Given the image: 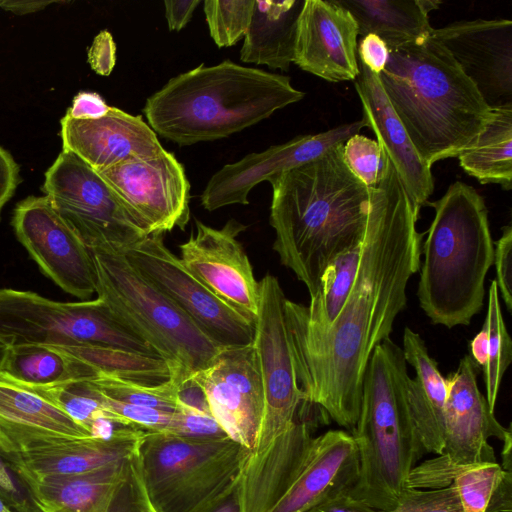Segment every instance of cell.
<instances>
[{
    "label": "cell",
    "mask_w": 512,
    "mask_h": 512,
    "mask_svg": "<svg viewBox=\"0 0 512 512\" xmlns=\"http://www.w3.org/2000/svg\"><path fill=\"white\" fill-rule=\"evenodd\" d=\"M419 214L384 153L378 183L370 187V210L359 272L331 325L307 326L285 300V318L297 375L307 399L339 426L352 430L361 405L362 383L376 348L390 338L406 307L408 282L420 269L423 233Z\"/></svg>",
    "instance_id": "6da1fadb"
},
{
    "label": "cell",
    "mask_w": 512,
    "mask_h": 512,
    "mask_svg": "<svg viewBox=\"0 0 512 512\" xmlns=\"http://www.w3.org/2000/svg\"><path fill=\"white\" fill-rule=\"evenodd\" d=\"M342 149L343 143L269 180L273 249L310 298L326 267L366 234L370 188L348 169Z\"/></svg>",
    "instance_id": "7a4b0ae2"
},
{
    "label": "cell",
    "mask_w": 512,
    "mask_h": 512,
    "mask_svg": "<svg viewBox=\"0 0 512 512\" xmlns=\"http://www.w3.org/2000/svg\"><path fill=\"white\" fill-rule=\"evenodd\" d=\"M380 84L421 159L457 157L484 129L491 108L431 35L389 47Z\"/></svg>",
    "instance_id": "3957f363"
},
{
    "label": "cell",
    "mask_w": 512,
    "mask_h": 512,
    "mask_svg": "<svg viewBox=\"0 0 512 512\" xmlns=\"http://www.w3.org/2000/svg\"><path fill=\"white\" fill-rule=\"evenodd\" d=\"M304 96L288 76L225 60L171 78L143 112L155 133L186 146L228 137Z\"/></svg>",
    "instance_id": "277c9868"
},
{
    "label": "cell",
    "mask_w": 512,
    "mask_h": 512,
    "mask_svg": "<svg viewBox=\"0 0 512 512\" xmlns=\"http://www.w3.org/2000/svg\"><path fill=\"white\" fill-rule=\"evenodd\" d=\"M427 205L435 216L421 249L420 307L433 324L469 325L483 308L485 278L494 259L485 201L474 187L456 181Z\"/></svg>",
    "instance_id": "5b68a950"
},
{
    "label": "cell",
    "mask_w": 512,
    "mask_h": 512,
    "mask_svg": "<svg viewBox=\"0 0 512 512\" xmlns=\"http://www.w3.org/2000/svg\"><path fill=\"white\" fill-rule=\"evenodd\" d=\"M407 364L390 338L374 349L363 377L360 412L351 430L358 475L350 495L387 512L398 503L405 481L424 453L406 399Z\"/></svg>",
    "instance_id": "8992f818"
},
{
    "label": "cell",
    "mask_w": 512,
    "mask_h": 512,
    "mask_svg": "<svg viewBox=\"0 0 512 512\" xmlns=\"http://www.w3.org/2000/svg\"><path fill=\"white\" fill-rule=\"evenodd\" d=\"M312 425L303 418L250 454L238 484L241 512H307L351 490L358 475L351 434L330 430L313 437Z\"/></svg>",
    "instance_id": "52a82bcc"
},
{
    "label": "cell",
    "mask_w": 512,
    "mask_h": 512,
    "mask_svg": "<svg viewBox=\"0 0 512 512\" xmlns=\"http://www.w3.org/2000/svg\"><path fill=\"white\" fill-rule=\"evenodd\" d=\"M96 294L113 315L170 366L179 382L207 368L222 349L122 252L91 250Z\"/></svg>",
    "instance_id": "ba28073f"
},
{
    "label": "cell",
    "mask_w": 512,
    "mask_h": 512,
    "mask_svg": "<svg viewBox=\"0 0 512 512\" xmlns=\"http://www.w3.org/2000/svg\"><path fill=\"white\" fill-rule=\"evenodd\" d=\"M251 453L229 436L146 432L138 461L148 498L158 512H209L238 486Z\"/></svg>",
    "instance_id": "9c48e42d"
},
{
    "label": "cell",
    "mask_w": 512,
    "mask_h": 512,
    "mask_svg": "<svg viewBox=\"0 0 512 512\" xmlns=\"http://www.w3.org/2000/svg\"><path fill=\"white\" fill-rule=\"evenodd\" d=\"M0 340L9 346L104 347L157 355L98 297L62 302L12 288H0Z\"/></svg>",
    "instance_id": "30bf717a"
},
{
    "label": "cell",
    "mask_w": 512,
    "mask_h": 512,
    "mask_svg": "<svg viewBox=\"0 0 512 512\" xmlns=\"http://www.w3.org/2000/svg\"><path fill=\"white\" fill-rule=\"evenodd\" d=\"M479 367L464 355L458 368L446 378L448 393L444 407V447L441 454L414 466L405 487L440 489L452 484L468 465L496 462L490 437L504 442L512 437L511 426L503 427L477 385Z\"/></svg>",
    "instance_id": "8fae6325"
},
{
    "label": "cell",
    "mask_w": 512,
    "mask_h": 512,
    "mask_svg": "<svg viewBox=\"0 0 512 512\" xmlns=\"http://www.w3.org/2000/svg\"><path fill=\"white\" fill-rule=\"evenodd\" d=\"M42 189L90 250L123 253L147 236L99 173L69 151L46 171Z\"/></svg>",
    "instance_id": "7c38bea8"
},
{
    "label": "cell",
    "mask_w": 512,
    "mask_h": 512,
    "mask_svg": "<svg viewBox=\"0 0 512 512\" xmlns=\"http://www.w3.org/2000/svg\"><path fill=\"white\" fill-rule=\"evenodd\" d=\"M260 283V302L253 344L264 390V412L254 452L265 449L313 407L301 389L293 345L285 318L286 296L278 279L267 273ZM320 408V407H319Z\"/></svg>",
    "instance_id": "4fadbf2b"
},
{
    "label": "cell",
    "mask_w": 512,
    "mask_h": 512,
    "mask_svg": "<svg viewBox=\"0 0 512 512\" xmlns=\"http://www.w3.org/2000/svg\"><path fill=\"white\" fill-rule=\"evenodd\" d=\"M147 431L126 427L109 439L0 425V455L23 481L88 473L129 462Z\"/></svg>",
    "instance_id": "5bb4252c"
},
{
    "label": "cell",
    "mask_w": 512,
    "mask_h": 512,
    "mask_svg": "<svg viewBox=\"0 0 512 512\" xmlns=\"http://www.w3.org/2000/svg\"><path fill=\"white\" fill-rule=\"evenodd\" d=\"M123 254L218 346L227 348L253 343L255 325L198 281L167 248L163 233L147 235Z\"/></svg>",
    "instance_id": "9a60e30c"
},
{
    "label": "cell",
    "mask_w": 512,
    "mask_h": 512,
    "mask_svg": "<svg viewBox=\"0 0 512 512\" xmlns=\"http://www.w3.org/2000/svg\"><path fill=\"white\" fill-rule=\"evenodd\" d=\"M19 242L42 273L64 292L89 300L96 293L91 250L61 218L46 196H29L13 212Z\"/></svg>",
    "instance_id": "2e32d148"
},
{
    "label": "cell",
    "mask_w": 512,
    "mask_h": 512,
    "mask_svg": "<svg viewBox=\"0 0 512 512\" xmlns=\"http://www.w3.org/2000/svg\"><path fill=\"white\" fill-rule=\"evenodd\" d=\"M147 235L182 230L190 219V184L183 165L164 150L98 172Z\"/></svg>",
    "instance_id": "e0dca14e"
},
{
    "label": "cell",
    "mask_w": 512,
    "mask_h": 512,
    "mask_svg": "<svg viewBox=\"0 0 512 512\" xmlns=\"http://www.w3.org/2000/svg\"><path fill=\"white\" fill-rule=\"evenodd\" d=\"M195 226V233L179 246L182 264L217 298L255 325L260 283L238 240L246 226L234 219L220 229L199 220Z\"/></svg>",
    "instance_id": "ac0fdd59"
},
{
    "label": "cell",
    "mask_w": 512,
    "mask_h": 512,
    "mask_svg": "<svg viewBox=\"0 0 512 512\" xmlns=\"http://www.w3.org/2000/svg\"><path fill=\"white\" fill-rule=\"evenodd\" d=\"M193 378L227 435L254 452L264 412L262 375L254 344L222 348Z\"/></svg>",
    "instance_id": "d6986e66"
},
{
    "label": "cell",
    "mask_w": 512,
    "mask_h": 512,
    "mask_svg": "<svg viewBox=\"0 0 512 512\" xmlns=\"http://www.w3.org/2000/svg\"><path fill=\"white\" fill-rule=\"evenodd\" d=\"M362 128L364 123L358 120L318 134L299 135L262 152H252L212 175L201 194V205L207 211L246 205L249 192L260 182L317 159Z\"/></svg>",
    "instance_id": "ffe728a7"
},
{
    "label": "cell",
    "mask_w": 512,
    "mask_h": 512,
    "mask_svg": "<svg viewBox=\"0 0 512 512\" xmlns=\"http://www.w3.org/2000/svg\"><path fill=\"white\" fill-rule=\"evenodd\" d=\"M490 108L512 103V21L476 19L433 28Z\"/></svg>",
    "instance_id": "44dd1931"
},
{
    "label": "cell",
    "mask_w": 512,
    "mask_h": 512,
    "mask_svg": "<svg viewBox=\"0 0 512 512\" xmlns=\"http://www.w3.org/2000/svg\"><path fill=\"white\" fill-rule=\"evenodd\" d=\"M358 26L336 0H304L298 16L293 63L328 82L359 75Z\"/></svg>",
    "instance_id": "7402d4cb"
},
{
    "label": "cell",
    "mask_w": 512,
    "mask_h": 512,
    "mask_svg": "<svg viewBox=\"0 0 512 512\" xmlns=\"http://www.w3.org/2000/svg\"><path fill=\"white\" fill-rule=\"evenodd\" d=\"M63 150L73 153L96 172L118 164L154 157L165 149L141 116L110 107L98 119H61Z\"/></svg>",
    "instance_id": "603a6c76"
},
{
    "label": "cell",
    "mask_w": 512,
    "mask_h": 512,
    "mask_svg": "<svg viewBox=\"0 0 512 512\" xmlns=\"http://www.w3.org/2000/svg\"><path fill=\"white\" fill-rule=\"evenodd\" d=\"M359 61V60H358ZM354 86L362 104V121L391 160L417 214L434 191L431 167L418 155L382 89L378 75L359 61Z\"/></svg>",
    "instance_id": "cb8c5ba5"
},
{
    "label": "cell",
    "mask_w": 512,
    "mask_h": 512,
    "mask_svg": "<svg viewBox=\"0 0 512 512\" xmlns=\"http://www.w3.org/2000/svg\"><path fill=\"white\" fill-rule=\"evenodd\" d=\"M129 462L83 474L28 479L23 484L40 512H110L128 481Z\"/></svg>",
    "instance_id": "d4e9b609"
},
{
    "label": "cell",
    "mask_w": 512,
    "mask_h": 512,
    "mask_svg": "<svg viewBox=\"0 0 512 512\" xmlns=\"http://www.w3.org/2000/svg\"><path fill=\"white\" fill-rule=\"evenodd\" d=\"M303 3L304 0H254L240 60L288 71L293 62L297 20Z\"/></svg>",
    "instance_id": "484cf974"
},
{
    "label": "cell",
    "mask_w": 512,
    "mask_h": 512,
    "mask_svg": "<svg viewBox=\"0 0 512 512\" xmlns=\"http://www.w3.org/2000/svg\"><path fill=\"white\" fill-rule=\"evenodd\" d=\"M353 16L358 34L379 36L387 47L398 46L431 34L429 13L435 0H336Z\"/></svg>",
    "instance_id": "4316f807"
},
{
    "label": "cell",
    "mask_w": 512,
    "mask_h": 512,
    "mask_svg": "<svg viewBox=\"0 0 512 512\" xmlns=\"http://www.w3.org/2000/svg\"><path fill=\"white\" fill-rule=\"evenodd\" d=\"M0 371L29 388L93 380L100 375L95 368L64 348L40 344L9 346Z\"/></svg>",
    "instance_id": "83f0119b"
},
{
    "label": "cell",
    "mask_w": 512,
    "mask_h": 512,
    "mask_svg": "<svg viewBox=\"0 0 512 512\" xmlns=\"http://www.w3.org/2000/svg\"><path fill=\"white\" fill-rule=\"evenodd\" d=\"M461 168L481 184L512 188V103L491 108L475 141L458 156Z\"/></svg>",
    "instance_id": "f1b7e54d"
},
{
    "label": "cell",
    "mask_w": 512,
    "mask_h": 512,
    "mask_svg": "<svg viewBox=\"0 0 512 512\" xmlns=\"http://www.w3.org/2000/svg\"><path fill=\"white\" fill-rule=\"evenodd\" d=\"M0 425L92 437L66 413L34 390L0 371Z\"/></svg>",
    "instance_id": "f546056e"
},
{
    "label": "cell",
    "mask_w": 512,
    "mask_h": 512,
    "mask_svg": "<svg viewBox=\"0 0 512 512\" xmlns=\"http://www.w3.org/2000/svg\"><path fill=\"white\" fill-rule=\"evenodd\" d=\"M452 485L463 512L512 511V471L497 461L463 467Z\"/></svg>",
    "instance_id": "4dcf8cb0"
},
{
    "label": "cell",
    "mask_w": 512,
    "mask_h": 512,
    "mask_svg": "<svg viewBox=\"0 0 512 512\" xmlns=\"http://www.w3.org/2000/svg\"><path fill=\"white\" fill-rule=\"evenodd\" d=\"M64 349L91 365L99 374L144 385H158L171 377L169 364L157 355L104 347Z\"/></svg>",
    "instance_id": "1f68e13d"
},
{
    "label": "cell",
    "mask_w": 512,
    "mask_h": 512,
    "mask_svg": "<svg viewBox=\"0 0 512 512\" xmlns=\"http://www.w3.org/2000/svg\"><path fill=\"white\" fill-rule=\"evenodd\" d=\"M30 389L66 413L89 434L93 425L101 419H111L123 424L106 408L103 395L91 380L70 381L50 387Z\"/></svg>",
    "instance_id": "d6a6232c"
},
{
    "label": "cell",
    "mask_w": 512,
    "mask_h": 512,
    "mask_svg": "<svg viewBox=\"0 0 512 512\" xmlns=\"http://www.w3.org/2000/svg\"><path fill=\"white\" fill-rule=\"evenodd\" d=\"M488 328L487 362L482 369L486 400L494 412L502 378L512 361V340L502 316L499 293L495 280L491 281L485 318Z\"/></svg>",
    "instance_id": "836d02e7"
},
{
    "label": "cell",
    "mask_w": 512,
    "mask_h": 512,
    "mask_svg": "<svg viewBox=\"0 0 512 512\" xmlns=\"http://www.w3.org/2000/svg\"><path fill=\"white\" fill-rule=\"evenodd\" d=\"M91 382L102 395L112 400L170 412L175 411L178 405L179 382L174 378L158 385H144L100 374Z\"/></svg>",
    "instance_id": "e575fe53"
},
{
    "label": "cell",
    "mask_w": 512,
    "mask_h": 512,
    "mask_svg": "<svg viewBox=\"0 0 512 512\" xmlns=\"http://www.w3.org/2000/svg\"><path fill=\"white\" fill-rule=\"evenodd\" d=\"M401 349L406 364L414 368L416 380L436 416L444 425V407L448 393L446 378L440 373L435 360L429 356L424 340L409 327L404 329Z\"/></svg>",
    "instance_id": "d590c367"
},
{
    "label": "cell",
    "mask_w": 512,
    "mask_h": 512,
    "mask_svg": "<svg viewBox=\"0 0 512 512\" xmlns=\"http://www.w3.org/2000/svg\"><path fill=\"white\" fill-rule=\"evenodd\" d=\"M254 0H206L204 13L215 44L229 47L244 38L251 21Z\"/></svg>",
    "instance_id": "8d00e7d4"
},
{
    "label": "cell",
    "mask_w": 512,
    "mask_h": 512,
    "mask_svg": "<svg viewBox=\"0 0 512 512\" xmlns=\"http://www.w3.org/2000/svg\"><path fill=\"white\" fill-rule=\"evenodd\" d=\"M343 160L367 187L375 186L384 167V152L377 141L355 134L343 143Z\"/></svg>",
    "instance_id": "74e56055"
},
{
    "label": "cell",
    "mask_w": 512,
    "mask_h": 512,
    "mask_svg": "<svg viewBox=\"0 0 512 512\" xmlns=\"http://www.w3.org/2000/svg\"><path fill=\"white\" fill-rule=\"evenodd\" d=\"M103 400L106 408L124 425L147 432H166L173 415L170 411L120 402L104 395Z\"/></svg>",
    "instance_id": "f35d334b"
},
{
    "label": "cell",
    "mask_w": 512,
    "mask_h": 512,
    "mask_svg": "<svg viewBox=\"0 0 512 512\" xmlns=\"http://www.w3.org/2000/svg\"><path fill=\"white\" fill-rule=\"evenodd\" d=\"M163 433L191 438L228 436L212 414L203 413L180 404L173 411L170 425Z\"/></svg>",
    "instance_id": "ab89813d"
},
{
    "label": "cell",
    "mask_w": 512,
    "mask_h": 512,
    "mask_svg": "<svg viewBox=\"0 0 512 512\" xmlns=\"http://www.w3.org/2000/svg\"><path fill=\"white\" fill-rule=\"evenodd\" d=\"M129 471L128 481L119 492L110 512H158L151 504L145 490L138 452L129 462Z\"/></svg>",
    "instance_id": "60d3db41"
},
{
    "label": "cell",
    "mask_w": 512,
    "mask_h": 512,
    "mask_svg": "<svg viewBox=\"0 0 512 512\" xmlns=\"http://www.w3.org/2000/svg\"><path fill=\"white\" fill-rule=\"evenodd\" d=\"M501 237L496 241L494 246L493 264L496 270V284L498 293L505 303L509 312L512 309V227L506 225L501 228Z\"/></svg>",
    "instance_id": "b9f144b4"
},
{
    "label": "cell",
    "mask_w": 512,
    "mask_h": 512,
    "mask_svg": "<svg viewBox=\"0 0 512 512\" xmlns=\"http://www.w3.org/2000/svg\"><path fill=\"white\" fill-rule=\"evenodd\" d=\"M0 497L17 512H40L34 505L30 495L0 455Z\"/></svg>",
    "instance_id": "7bdbcfd3"
},
{
    "label": "cell",
    "mask_w": 512,
    "mask_h": 512,
    "mask_svg": "<svg viewBox=\"0 0 512 512\" xmlns=\"http://www.w3.org/2000/svg\"><path fill=\"white\" fill-rule=\"evenodd\" d=\"M88 62L99 75L108 76L116 63V45L112 35L104 30L93 40L88 50Z\"/></svg>",
    "instance_id": "ee69618b"
},
{
    "label": "cell",
    "mask_w": 512,
    "mask_h": 512,
    "mask_svg": "<svg viewBox=\"0 0 512 512\" xmlns=\"http://www.w3.org/2000/svg\"><path fill=\"white\" fill-rule=\"evenodd\" d=\"M357 57L372 73L379 75L386 66L389 50L379 36L367 34L357 44Z\"/></svg>",
    "instance_id": "f6af8a7d"
},
{
    "label": "cell",
    "mask_w": 512,
    "mask_h": 512,
    "mask_svg": "<svg viewBox=\"0 0 512 512\" xmlns=\"http://www.w3.org/2000/svg\"><path fill=\"white\" fill-rule=\"evenodd\" d=\"M110 107L99 94L80 92L74 97L65 116L80 120L98 119L105 116Z\"/></svg>",
    "instance_id": "bcb514c9"
},
{
    "label": "cell",
    "mask_w": 512,
    "mask_h": 512,
    "mask_svg": "<svg viewBox=\"0 0 512 512\" xmlns=\"http://www.w3.org/2000/svg\"><path fill=\"white\" fill-rule=\"evenodd\" d=\"M18 172V165L11 154L0 146V212L16 189Z\"/></svg>",
    "instance_id": "7dc6e473"
},
{
    "label": "cell",
    "mask_w": 512,
    "mask_h": 512,
    "mask_svg": "<svg viewBox=\"0 0 512 512\" xmlns=\"http://www.w3.org/2000/svg\"><path fill=\"white\" fill-rule=\"evenodd\" d=\"M307 512H381L350 495V491L334 495Z\"/></svg>",
    "instance_id": "c3c4849f"
},
{
    "label": "cell",
    "mask_w": 512,
    "mask_h": 512,
    "mask_svg": "<svg viewBox=\"0 0 512 512\" xmlns=\"http://www.w3.org/2000/svg\"><path fill=\"white\" fill-rule=\"evenodd\" d=\"M177 398L178 404L182 406L211 414L205 392L193 376L179 383Z\"/></svg>",
    "instance_id": "681fc988"
},
{
    "label": "cell",
    "mask_w": 512,
    "mask_h": 512,
    "mask_svg": "<svg viewBox=\"0 0 512 512\" xmlns=\"http://www.w3.org/2000/svg\"><path fill=\"white\" fill-rule=\"evenodd\" d=\"M200 0L164 1L165 17L170 31H180L190 21Z\"/></svg>",
    "instance_id": "f907efd6"
},
{
    "label": "cell",
    "mask_w": 512,
    "mask_h": 512,
    "mask_svg": "<svg viewBox=\"0 0 512 512\" xmlns=\"http://www.w3.org/2000/svg\"><path fill=\"white\" fill-rule=\"evenodd\" d=\"M469 351L471 359L482 370L486 365L488 353V328L485 321L481 330L470 341Z\"/></svg>",
    "instance_id": "816d5d0a"
},
{
    "label": "cell",
    "mask_w": 512,
    "mask_h": 512,
    "mask_svg": "<svg viewBox=\"0 0 512 512\" xmlns=\"http://www.w3.org/2000/svg\"><path fill=\"white\" fill-rule=\"evenodd\" d=\"M64 3L63 1H43V0H2L0 7L17 15L30 14L40 11L51 4Z\"/></svg>",
    "instance_id": "f5cc1de1"
},
{
    "label": "cell",
    "mask_w": 512,
    "mask_h": 512,
    "mask_svg": "<svg viewBox=\"0 0 512 512\" xmlns=\"http://www.w3.org/2000/svg\"><path fill=\"white\" fill-rule=\"evenodd\" d=\"M209 512H241L238 486Z\"/></svg>",
    "instance_id": "db71d44e"
},
{
    "label": "cell",
    "mask_w": 512,
    "mask_h": 512,
    "mask_svg": "<svg viewBox=\"0 0 512 512\" xmlns=\"http://www.w3.org/2000/svg\"><path fill=\"white\" fill-rule=\"evenodd\" d=\"M8 350H9V345H7L5 342L0 340V370L4 364Z\"/></svg>",
    "instance_id": "11a10c76"
},
{
    "label": "cell",
    "mask_w": 512,
    "mask_h": 512,
    "mask_svg": "<svg viewBox=\"0 0 512 512\" xmlns=\"http://www.w3.org/2000/svg\"><path fill=\"white\" fill-rule=\"evenodd\" d=\"M0 512H17L12 509L3 498L0 497Z\"/></svg>",
    "instance_id": "9f6ffc18"
},
{
    "label": "cell",
    "mask_w": 512,
    "mask_h": 512,
    "mask_svg": "<svg viewBox=\"0 0 512 512\" xmlns=\"http://www.w3.org/2000/svg\"><path fill=\"white\" fill-rule=\"evenodd\" d=\"M387 512H391V511H387Z\"/></svg>",
    "instance_id": "6f0895ef"
}]
</instances>
